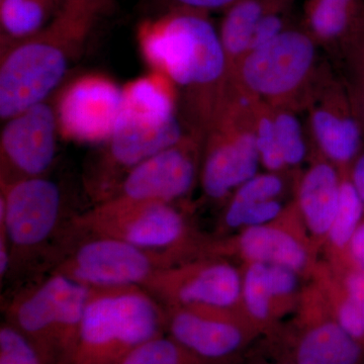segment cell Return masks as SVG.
<instances>
[{"instance_id": "4fadbf2b", "label": "cell", "mask_w": 364, "mask_h": 364, "mask_svg": "<svg viewBox=\"0 0 364 364\" xmlns=\"http://www.w3.org/2000/svg\"><path fill=\"white\" fill-rule=\"evenodd\" d=\"M166 312V334L213 364L232 360L259 335L237 311L172 308Z\"/></svg>"}, {"instance_id": "3957f363", "label": "cell", "mask_w": 364, "mask_h": 364, "mask_svg": "<svg viewBox=\"0 0 364 364\" xmlns=\"http://www.w3.org/2000/svg\"><path fill=\"white\" fill-rule=\"evenodd\" d=\"M176 91L166 76L155 71L124 86L114 131L86 177L95 203L112 198L136 165L195 132L184 130L177 117Z\"/></svg>"}, {"instance_id": "277c9868", "label": "cell", "mask_w": 364, "mask_h": 364, "mask_svg": "<svg viewBox=\"0 0 364 364\" xmlns=\"http://www.w3.org/2000/svg\"><path fill=\"white\" fill-rule=\"evenodd\" d=\"M166 328V309L144 287H90L72 364H119Z\"/></svg>"}, {"instance_id": "2e32d148", "label": "cell", "mask_w": 364, "mask_h": 364, "mask_svg": "<svg viewBox=\"0 0 364 364\" xmlns=\"http://www.w3.org/2000/svg\"><path fill=\"white\" fill-rule=\"evenodd\" d=\"M274 360L291 364H364V346L329 315H309L267 335Z\"/></svg>"}, {"instance_id": "5bb4252c", "label": "cell", "mask_w": 364, "mask_h": 364, "mask_svg": "<svg viewBox=\"0 0 364 364\" xmlns=\"http://www.w3.org/2000/svg\"><path fill=\"white\" fill-rule=\"evenodd\" d=\"M123 88L104 74L88 73L64 88L57 102L60 135L86 144L105 143L121 107Z\"/></svg>"}, {"instance_id": "d6986e66", "label": "cell", "mask_w": 364, "mask_h": 364, "mask_svg": "<svg viewBox=\"0 0 364 364\" xmlns=\"http://www.w3.org/2000/svg\"><path fill=\"white\" fill-rule=\"evenodd\" d=\"M342 171L327 160L313 163L299 179L296 205L309 235L326 241L338 207Z\"/></svg>"}, {"instance_id": "603a6c76", "label": "cell", "mask_w": 364, "mask_h": 364, "mask_svg": "<svg viewBox=\"0 0 364 364\" xmlns=\"http://www.w3.org/2000/svg\"><path fill=\"white\" fill-rule=\"evenodd\" d=\"M364 219V203L349 178L342 171L338 207L326 242L336 258V263H346L347 250L352 237Z\"/></svg>"}, {"instance_id": "52a82bcc", "label": "cell", "mask_w": 364, "mask_h": 364, "mask_svg": "<svg viewBox=\"0 0 364 364\" xmlns=\"http://www.w3.org/2000/svg\"><path fill=\"white\" fill-rule=\"evenodd\" d=\"M317 44L305 28L291 26L269 44L246 54L228 83L270 107L289 105L313 77Z\"/></svg>"}, {"instance_id": "44dd1931", "label": "cell", "mask_w": 364, "mask_h": 364, "mask_svg": "<svg viewBox=\"0 0 364 364\" xmlns=\"http://www.w3.org/2000/svg\"><path fill=\"white\" fill-rule=\"evenodd\" d=\"M275 0H237L226 9L219 35L226 53L229 77L249 51L256 26Z\"/></svg>"}, {"instance_id": "7c38bea8", "label": "cell", "mask_w": 364, "mask_h": 364, "mask_svg": "<svg viewBox=\"0 0 364 364\" xmlns=\"http://www.w3.org/2000/svg\"><path fill=\"white\" fill-rule=\"evenodd\" d=\"M203 141V134L191 132L176 145L131 169L112 196L165 203L181 200L200 176Z\"/></svg>"}, {"instance_id": "9a60e30c", "label": "cell", "mask_w": 364, "mask_h": 364, "mask_svg": "<svg viewBox=\"0 0 364 364\" xmlns=\"http://www.w3.org/2000/svg\"><path fill=\"white\" fill-rule=\"evenodd\" d=\"M58 134L56 111L46 102L6 119L0 138L1 184L45 176L56 156Z\"/></svg>"}, {"instance_id": "8fae6325", "label": "cell", "mask_w": 364, "mask_h": 364, "mask_svg": "<svg viewBox=\"0 0 364 364\" xmlns=\"http://www.w3.org/2000/svg\"><path fill=\"white\" fill-rule=\"evenodd\" d=\"M61 210V191L47 177L1 184L0 230L9 241L11 264L28 257L52 238Z\"/></svg>"}, {"instance_id": "9c48e42d", "label": "cell", "mask_w": 364, "mask_h": 364, "mask_svg": "<svg viewBox=\"0 0 364 364\" xmlns=\"http://www.w3.org/2000/svg\"><path fill=\"white\" fill-rule=\"evenodd\" d=\"M184 251L152 250L117 239L87 237L53 270L87 287L145 286L157 272L188 259Z\"/></svg>"}, {"instance_id": "7402d4cb", "label": "cell", "mask_w": 364, "mask_h": 364, "mask_svg": "<svg viewBox=\"0 0 364 364\" xmlns=\"http://www.w3.org/2000/svg\"><path fill=\"white\" fill-rule=\"evenodd\" d=\"M64 0H0L1 48L32 37L47 26Z\"/></svg>"}, {"instance_id": "30bf717a", "label": "cell", "mask_w": 364, "mask_h": 364, "mask_svg": "<svg viewBox=\"0 0 364 364\" xmlns=\"http://www.w3.org/2000/svg\"><path fill=\"white\" fill-rule=\"evenodd\" d=\"M164 308L241 311L242 268L223 256L191 257L155 273L143 287Z\"/></svg>"}, {"instance_id": "d4e9b609", "label": "cell", "mask_w": 364, "mask_h": 364, "mask_svg": "<svg viewBox=\"0 0 364 364\" xmlns=\"http://www.w3.org/2000/svg\"><path fill=\"white\" fill-rule=\"evenodd\" d=\"M119 364H213L203 360L165 334L149 340Z\"/></svg>"}, {"instance_id": "836d02e7", "label": "cell", "mask_w": 364, "mask_h": 364, "mask_svg": "<svg viewBox=\"0 0 364 364\" xmlns=\"http://www.w3.org/2000/svg\"><path fill=\"white\" fill-rule=\"evenodd\" d=\"M262 364H291V363H284V361L274 360V359H273L272 363H262Z\"/></svg>"}, {"instance_id": "1f68e13d", "label": "cell", "mask_w": 364, "mask_h": 364, "mask_svg": "<svg viewBox=\"0 0 364 364\" xmlns=\"http://www.w3.org/2000/svg\"><path fill=\"white\" fill-rule=\"evenodd\" d=\"M346 263L364 272V219L349 243Z\"/></svg>"}, {"instance_id": "ba28073f", "label": "cell", "mask_w": 364, "mask_h": 364, "mask_svg": "<svg viewBox=\"0 0 364 364\" xmlns=\"http://www.w3.org/2000/svg\"><path fill=\"white\" fill-rule=\"evenodd\" d=\"M87 237L117 239L138 247L193 253L186 218L174 203L112 196L71 221Z\"/></svg>"}, {"instance_id": "6da1fadb", "label": "cell", "mask_w": 364, "mask_h": 364, "mask_svg": "<svg viewBox=\"0 0 364 364\" xmlns=\"http://www.w3.org/2000/svg\"><path fill=\"white\" fill-rule=\"evenodd\" d=\"M138 38L152 70L183 90L191 130L205 134L229 81L226 53L207 14L172 9L142 23Z\"/></svg>"}, {"instance_id": "4dcf8cb0", "label": "cell", "mask_w": 364, "mask_h": 364, "mask_svg": "<svg viewBox=\"0 0 364 364\" xmlns=\"http://www.w3.org/2000/svg\"><path fill=\"white\" fill-rule=\"evenodd\" d=\"M166 6V11L172 9H188L208 14V11L229 9L237 0H161Z\"/></svg>"}, {"instance_id": "d6a6232c", "label": "cell", "mask_w": 364, "mask_h": 364, "mask_svg": "<svg viewBox=\"0 0 364 364\" xmlns=\"http://www.w3.org/2000/svg\"><path fill=\"white\" fill-rule=\"evenodd\" d=\"M347 173L364 203V148L352 162Z\"/></svg>"}, {"instance_id": "7a4b0ae2", "label": "cell", "mask_w": 364, "mask_h": 364, "mask_svg": "<svg viewBox=\"0 0 364 364\" xmlns=\"http://www.w3.org/2000/svg\"><path fill=\"white\" fill-rule=\"evenodd\" d=\"M109 0H64L41 32L1 48L0 117L45 102L80 56Z\"/></svg>"}, {"instance_id": "ffe728a7", "label": "cell", "mask_w": 364, "mask_h": 364, "mask_svg": "<svg viewBox=\"0 0 364 364\" xmlns=\"http://www.w3.org/2000/svg\"><path fill=\"white\" fill-rule=\"evenodd\" d=\"M241 311L258 334L274 331L282 317L273 296L267 265L245 263L242 268Z\"/></svg>"}, {"instance_id": "484cf974", "label": "cell", "mask_w": 364, "mask_h": 364, "mask_svg": "<svg viewBox=\"0 0 364 364\" xmlns=\"http://www.w3.org/2000/svg\"><path fill=\"white\" fill-rule=\"evenodd\" d=\"M287 210L280 200L238 205L228 202L223 215V226L229 231H242L279 221Z\"/></svg>"}, {"instance_id": "8992f818", "label": "cell", "mask_w": 364, "mask_h": 364, "mask_svg": "<svg viewBox=\"0 0 364 364\" xmlns=\"http://www.w3.org/2000/svg\"><path fill=\"white\" fill-rule=\"evenodd\" d=\"M259 100L228 88L203 141L200 179L203 193L213 200L229 198L259 173L254 117Z\"/></svg>"}, {"instance_id": "83f0119b", "label": "cell", "mask_w": 364, "mask_h": 364, "mask_svg": "<svg viewBox=\"0 0 364 364\" xmlns=\"http://www.w3.org/2000/svg\"><path fill=\"white\" fill-rule=\"evenodd\" d=\"M0 364H45L40 352L11 323L0 327Z\"/></svg>"}, {"instance_id": "ac0fdd59", "label": "cell", "mask_w": 364, "mask_h": 364, "mask_svg": "<svg viewBox=\"0 0 364 364\" xmlns=\"http://www.w3.org/2000/svg\"><path fill=\"white\" fill-rule=\"evenodd\" d=\"M282 218L272 224L239 231L233 239L210 248V255L234 253L245 263L279 265L304 274L312 267V253L305 239L280 223Z\"/></svg>"}, {"instance_id": "e0dca14e", "label": "cell", "mask_w": 364, "mask_h": 364, "mask_svg": "<svg viewBox=\"0 0 364 364\" xmlns=\"http://www.w3.org/2000/svg\"><path fill=\"white\" fill-rule=\"evenodd\" d=\"M311 132L321 154L341 171L349 169L364 148V132L348 90L331 85L314 100Z\"/></svg>"}, {"instance_id": "cb8c5ba5", "label": "cell", "mask_w": 364, "mask_h": 364, "mask_svg": "<svg viewBox=\"0 0 364 364\" xmlns=\"http://www.w3.org/2000/svg\"><path fill=\"white\" fill-rule=\"evenodd\" d=\"M270 107L280 152L287 169L296 168L303 164L308 154L303 124L291 105Z\"/></svg>"}, {"instance_id": "f546056e", "label": "cell", "mask_w": 364, "mask_h": 364, "mask_svg": "<svg viewBox=\"0 0 364 364\" xmlns=\"http://www.w3.org/2000/svg\"><path fill=\"white\" fill-rule=\"evenodd\" d=\"M351 85L348 92L364 132V38L350 52Z\"/></svg>"}, {"instance_id": "f1b7e54d", "label": "cell", "mask_w": 364, "mask_h": 364, "mask_svg": "<svg viewBox=\"0 0 364 364\" xmlns=\"http://www.w3.org/2000/svg\"><path fill=\"white\" fill-rule=\"evenodd\" d=\"M286 183L280 173L265 171L257 173L244 182L229 198V203L246 205L279 200L284 193Z\"/></svg>"}, {"instance_id": "5b68a950", "label": "cell", "mask_w": 364, "mask_h": 364, "mask_svg": "<svg viewBox=\"0 0 364 364\" xmlns=\"http://www.w3.org/2000/svg\"><path fill=\"white\" fill-rule=\"evenodd\" d=\"M88 293L90 287L52 272L9 301L6 321L35 345L45 364H72Z\"/></svg>"}, {"instance_id": "4316f807", "label": "cell", "mask_w": 364, "mask_h": 364, "mask_svg": "<svg viewBox=\"0 0 364 364\" xmlns=\"http://www.w3.org/2000/svg\"><path fill=\"white\" fill-rule=\"evenodd\" d=\"M254 134L261 166L268 172L282 173L287 169L280 152L270 105L259 102L254 117Z\"/></svg>"}]
</instances>
